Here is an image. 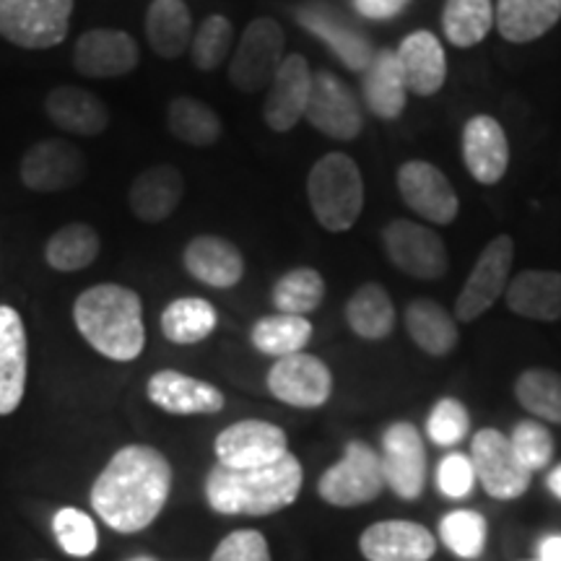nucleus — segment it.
Instances as JSON below:
<instances>
[{"mask_svg":"<svg viewBox=\"0 0 561 561\" xmlns=\"http://www.w3.org/2000/svg\"><path fill=\"white\" fill-rule=\"evenodd\" d=\"M307 198L322 229L348 231L359 221L364 208L359 164L348 153H325L307 178Z\"/></svg>","mask_w":561,"mask_h":561,"instance_id":"20e7f679","label":"nucleus"},{"mask_svg":"<svg viewBox=\"0 0 561 561\" xmlns=\"http://www.w3.org/2000/svg\"><path fill=\"white\" fill-rule=\"evenodd\" d=\"M149 401L161 411L174 416H210L224 409V392L206 380H195L191 375H182L178 369H161L151 375Z\"/></svg>","mask_w":561,"mask_h":561,"instance_id":"aec40b11","label":"nucleus"},{"mask_svg":"<svg viewBox=\"0 0 561 561\" xmlns=\"http://www.w3.org/2000/svg\"><path fill=\"white\" fill-rule=\"evenodd\" d=\"M185 271L210 289H231L244 276V257L234 242L216 234H201L182 252Z\"/></svg>","mask_w":561,"mask_h":561,"instance_id":"5701e85b","label":"nucleus"},{"mask_svg":"<svg viewBox=\"0 0 561 561\" xmlns=\"http://www.w3.org/2000/svg\"><path fill=\"white\" fill-rule=\"evenodd\" d=\"M268 390L273 398L294 409H320L333 396V375L318 356L299 351L273 364Z\"/></svg>","mask_w":561,"mask_h":561,"instance_id":"f8f14e48","label":"nucleus"},{"mask_svg":"<svg viewBox=\"0 0 561 561\" xmlns=\"http://www.w3.org/2000/svg\"><path fill=\"white\" fill-rule=\"evenodd\" d=\"M231 42H234V26L227 16H208L203 24L198 26V32L193 34L191 42V55L193 62L198 70H216L227 60V55L231 50Z\"/></svg>","mask_w":561,"mask_h":561,"instance_id":"79ce46f5","label":"nucleus"},{"mask_svg":"<svg viewBox=\"0 0 561 561\" xmlns=\"http://www.w3.org/2000/svg\"><path fill=\"white\" fill-rule=\"evenodd\" d=\"M185 195V178L178 167L157 164L140 172L128 191L133 214L146 224L167 221Z\"/></svg>","mask_w":561,"mask_h":561,"instance_id":"393cba45","label":"nucleus"},{"mask_svg":"<svg viewBox=\"0 0 561 561\" xmlns=\"http://www.w3.org/2000/svg\"><path fill=\"white\" fill-rule=\"evenodd\" d=\"M305 121H310L314 130L335 140H354L362 133V110L356 96L339 76L318 70L312 76L310 104H307Z\"/></svg>","mask_w":561,"mask_h":561,"instance_id":"dca6fc26","label":"nucleus"},{"mask_svg":"<svg viewBox=\"0 0 561 561\" xmlns=\"http://www.w3.org/2000/svg\"><path fill=\"white\" fill-rule=\"evenodd\" d=\"M546 486H549V491L557 500L561 502V466L553 468V471L549 473V479H546Z\"/></svg>","mask_w":561,"mask_h":561,"instance_id":"3c124183","label":"nucleus"},{"mask_svg":"<svg viewBox=\"0 0 561 561\" xmlns=\"http://www.w3.org/2000/svg\"><path fill=\"white\" fill-rule=\"evenodd\" d=\"M172 489V466L157 447L128 445L112 455L91 486V507L112 530L138 533L157 520Z\"/></svg>","mask_w":561,"mask_h":561,"instance_id":"f257e3e1","label":"nucleus"},{"mask_svg":"<svg viewBox=\"0 0 561 561\" xmlns=\"http://www.w3.org/2000/svg\"><path fill=\"white\" fill-rule=\"evenodd\" d=\"M494 26V5L491 0H445L442 11V32L455 47H476L489 37Z\"/></svg>","mask_w":561,"mask_h":561,"instance_id":"4c0bfd02","label":"nucleus"},{"mask_svg":"<svg viewBox=\"0 0 561 561\" xmlns=\"http://www.w3.org/2000/svg\"><path fill=\"white\" fill-rule=\"evenodd\" d=\"M73 320L89 346L112 362L138 359L146 346L144 301L123 284H96L81 291Z\"/></svg>","mask_w":561,"mask_h":561,"instance_id":"7ed1b4c3","label":"nucleus"},{"mask_svg":"<svg viewBox=\"0 0 561 561\" xmlns=\"http://www.w3.org/2000/svg\"><path fill=\"white\" fill-rule=\"evenodd\" d=\"M507 307L515 314L538 322L561 320V273L523 271L510 280L504 291Z\"/></svg>","mask_w":561,"mask_h":561,"instance_id":"bb28decb","label":"nucleus"},{"mask_svg":"<svg viewBox=\"0 0 561 561\" xmlns=\"http://www.w3.org/2000/svg\"><path fill=\"white\" fill-rule=\"evenodd\" d=\"M398 62H401L409 94L434 96L447 81V58L445 47L437 34L419 30L409 34L398 47Z\"/></svg>","mask_w":561,"mask_h":561,"instance_id":"b1692460","label":"nucleus"},{"mask_svg":"<svg viewBox=\"0 0 561 561\" xmlns=\"http://www.w3.org/2000/svg\"><path fill=\"white\" fill-rule=\"evenodd\" d=\"M510 442L512 450H515V455L530 473L549 468V462L553 458V437L541 421H520V424L512 430Z\"/></svg>","mask_w":561,"mask_h":561,"instance_id":"c03bdc74","label":"nucleus"},{"mask_svg":"<svg viewBox=\"0 0 561 561\" xmlns=\"http://www.w3.org/2000/svg\"><path fill=\"white\" fill-rule=\"evenodd\" d=\"M439 538L455 557L473 561L486 549V520L473 510L447 512L439 523Z\"/></svg>","mask_w":561,"mask_h":561,"instance_id":"a19ab883","label":"nucleus"},{"mask_svg":"<svg viewBox=\"0 0 561 561\" xmlns=\"http://www.w3.org/2000/svg\"><path fill=\"white\" fill-rule=\"evenodd\" d=\"M73 0H0V37L21 50H50L68 37Z\"/></svg>","mask_w":561,"mask_h":561,"instance_id":"39448f33","label":"nucleus"},{"mask_svg":"<svg viewBox=\"0 0 561 561\" xmlns=\"http://www.w3.org/2000/svg\"><path fill=\"white\" fill-rule=\"evenodd\" d=\"M312 91V70L305 55H286L276 76H273L268 96L263 104V121L271 130L289 133L297 128L299 121H305L307 104H310Z\"/></svg>","mask_w":561,"mask_h":561,"instance_id":"f3484780","label":"nucleus"},{"mask_svg":"<svg viewBox=\"0 0 561 561\" xmlns=\"http://www.w3.org/2000/svg\"><path fill=\"white\" fill-rule=\"evenodd\" d=\"M367 561H426L437 551V538L411 520H382L369 525L359 538Z\"/></svg>","mask_w":561,"mask_h":561,"instance_id":"412c9836","label":"nucleus"},{"mask_svg":"<svg viewBox=\"0 0 561 561\" xmlns=\"http://www.w3.org/2000/svg\"><path fill=\"white\" fill-rule=\"evenodd\" d=\"M385 489L382 462L367 442H348L343 458L328 468L318 481V494L322 502L333 507H362L375 502Z\"/></svg>","mask_w":561,"mask_h":561,"instance_id":"423d86ee","label":"nucleus"},{"mask_svg":"<svg viewBox=\"0 0 561 561\" xmlns=\"http://www.w3.org/2000/svg\"><path fill=\"white\" fill-rule=\"evenodd\" d=\"M271 299L278 312L305 318L325 299V278L314 268H294L276 280Z\"/></svg>","mask_w":561,"mask_h":561,"instance_id":"ea45409f","label":"nucleus"},{"mask_svg":"<svg viewBox=\"0 0 561 561\" xmlns=\"http://www.w3.org/2000/svg\"><path fill=\"white\" fill-rule=\"evenodd\" d=\"M299 24L305 30H310L314 37L325 42L331 50L339 55V60L348 70H367L375 53H371V45L367 37H362L359 32L351 30V26L343 24L339 16H333L331 11L320 9V5H307L297 13Z\"/></svg>","mask_w":561,"mask_h":561,"instance_id":"c756f323","label":"nucleus"},{"mask_svg":"<svg viewBox=\"0 0 561 561\" xmlns=\"http://www.w3.org/2000/svg\"><path fill=\"white\" fill-rule=\"evenodd\" d=\"M515 398L525 411L549 424H561V375L553 369H525L515 382Z\"/></svg>","mask_w":561,"mask_h":561,"instance_id":"58836bf2","label":"nucleus"},{"mask_svg":"<svg viewBox=\"0 0 561 561\" xmlns=\"http://www.w3.org/2000/svg\"><path fill=\"white\" fill-rule=\"evenodd\" d=\"M512 261H515V242L510 234L494 237L479 261L473 263V271L468 273L462 291L455 301V318L460 322L479 320L483 312H489L496 305V299L507 291L510 286V271Z\"/></svg>","mask_w":561,"mask_h":561,"instance_id":"1a4fd4ad","label":"nucleus"},{"mask_svg":"<svg viewBox=\"0 0 561 561\" xmlns=\"http://www.w3.org/2000/svg\"><path fill=\"white\" fill-rule=\"evenodd\" d=\"M250 341L261 354L284 359V356L299 354L312 341V322L299 314H268L252 325Z\"/></svg>","mask_w":561,"mask_h":561,"instance_id":"c9c22d12","label":"nucleus"},{"mask_svg":"<svg viewBox=\"0 0 561 561\" xmlns=\"http://www.w3.org/2000/svg\"><path fill=\"white\" fill-rule=\"evenodd\" d=\"M138 60V42L123 30H89L73 47V68L89 79H121Z\"/></svg>","mask_w":561,"mask_h":561,"instance_id":"a211bd4d","label":"nucleus"},{"mask_svg":"<svg viewBox=\"0 0 561 561\" xmlns=\"http://www.w3.org/2000/svg\"><path fill=\"white\" fill-rule=\"evenodd\" d=\"M30 343L21 314L0 305V416H9L24 401Z\"/></svg>","mask_w":561,"mask_h":561,"instance_id":"4be33fe9","label":"nucleus"},{"mask_svg":"<svg viewBox=\"0 0 561 561\" xmlns=\"http://www.w3.org/2000/svg\"><path fill=\"white\" fill-rule=\"evenodd\" d=\"M53 530L55 538H58V546L68 557L76 559H87L96 551V525L87 512L66 507L55 515L53 520Z\"/></svg>","mask_w":561,"mask_h":561,"instance_id":"37998d69","label":"nucleus"},{"mask_svg":"<svg viewBox=\"0 0 561 561\" xmlns=\"http://www.w3.org/2000/svg\"><path fill=\"white\" fill-rule=\"evenodd\" d=\"M130 561H157V559H151V557H138V559H130Z\"/></svg>","mask_w":561,"mask_h":561,"instance_id":"603ef678","label":"nucleus"},{"mask_svg":"<svg viewBox=\"0 0 561 561\" xmlns=\"http://www.w3.org/2000/svg\"><path fill=\"white\" fill-rule=\"evenodd\" d=\"M45 112L53 125L70 136L94 138L107 130L110 110L100 96L79 87H58L47 94Z\"/></svg>","mask_w":561,"mask_h":561,"instance_id":"a878e982","label":"nucleus"},{"mask_svg":"<svg viewBox=\"0 0 561 561\" xmlns=\"http://www.w3.org/2000/svg\"><path fill=\"white\" fill-rule=\"evenodd\" d=\"M462 161L479 185H496L510 167V140L500 121L476 115L462 128Z\"/></svg>","mask_w":561,"mask_h":561,"instance_id":"6ab92c4d","label":"nucleus"},{"mask_svg":"<svg viewBox=\"0 0 561 561\" xmlns=\"http://www.w3.org/2000/svg\"><path fill=\"white\" fill-rule=\"evenodd\" d=\"M286 37L276 19H255L244 30L240 45L229 62V79L244 94L268 89L280 62H284Z\"/></svg>","mask_w":561,"mask_h":561,"instance_id":"0eeeda50","label":"nucleus"},{"mask_svg":"<svg viewBox=\"0 0 561 561\" xmlns=\"http://www.w3.org/2000/svg\"><path fill=\"white\" fill-rule=\"evenodd\" d=\"M528 561H561V536H546L538 543V557Z\"/></svg>","mask_w":561,"mask_h":561,"instance_id":"8fccbe9b","label":"nucleus"},{"mask_svg":"<svg viewBox=\"0 0 561 561\" xmlns=\"http://www.w3.org/2000/svg\"><path fill=\"white\" fill-rule=\"evenodd\" d=\"M561 19V0H500L494 26L512 45H528L551 32Z\"/></svg>","mask_w":561,"mask_h":561,"instance_id":"cd10ccee","label":"nucleus"},{"mask_svg":"<svg viewBox=\"0 0 561 561\" xmlns=\"http://www.w3.org/2000/svg\"><path fill=\"white\" fill-rule=\"evenodd\" d=\"M210 561H271V549L261 530H234L216 546Z\"/></svg>","mask_w":561,"mask_h":561,"instance_id":"de8ad7c7","label":"nucleus"},{"mask_svg":"<svg viewBox=\"0 0 561 561\" xmlns=\"http://www.w3.org/2000/svg\"><path fill=\"white\" fill-rule=\"evenodd\" d=\"M364 102L382 121L401 117L409 102V87H405L401 62L392 50H380L371 58L369 68L364 70Z\"/></svg>","mask_w":561,"mask_h":561,"instance_id":"c85d7f7f","label":"nucleus"},{"mask_svg":"<svg viewBox=\"0 0 561 561\" xmlns=\"http://www.w3.org/2000/svg\"><path fill=\"white\" fill-rule=\"evenodd\" d=\"M409 3L411 0H354V9L359 11L364 19L388 21V19H396L398 13H403V9Z\"/></svg>","mask_w":561,"mask_h":561,"instance_id":"09e8293b","label":"nucleus"},{"mask_svg":"<svg viewBox=\"0 0 561 561\" xmlns=\"http://www.w3.org/2000/svg\"><path fill=\"white\" fill-rule=\"evenodd\" d=\"M471 460L476 479L481 481L483 491L494 500H517L528 491L533 481V473L512 450L510 437L500 430H481L479 434H473Z\"/></svg>","mask_w":561,"mask_h":561,"instance_id":"9d476101","label":"nucleus"},{"mask_svg":"<svg viewBox=\"0 0 561 561\" xmlns=\"http://www.w3.org/2000/svg\"><path fill=\"white\" fill-rule=\"evenodd\" d=\"M301 481V462L291 453L263 468H227L216 462L206 479V500L219 515L263 517L297 502Z\"/></svg>","mask_w":561,"mask_h":561,"instance_id":"f03ea898","label":"nucleus"},{"mask_svg":"<svg viewBox=\"0 0 561 561\" xmlns=\"http://www.w3.org/2000/svg\"><path fill=\"white\" fill-rule=\"evenodd\" d=\"M382 476L385 486L405 502H416L426 483V450L419 430L409 421H396L382 434Z\"/></svg>","mask_w":561,"mask_h":561,"instance_id":"9b49d317","label":"nucleus"},{"mask_svg":"<svg viewBox=\"0 0 561 561\" xmlns=\"http://www.w3.org/2000/svg\"><path fill=\"white\" fill-rule=\"evenodd\" d=\"M19 172L21 182L34 193H62L83 180L87 161L68 140L47 138L26 149Z\"/></svg>","mask_w":561,"mask_h":561,"instance_id":"2eb2a0df","label":"nucleus"},{"mask_svg":"<svg viewBox=\"0 0 561 561\" xmlns=\"http://www.w3.org/2000/svg\"><path fill=\"white\" fill-rule=\"evenodd\" d=\"M167 125L182 144L206 149L221 138V117L195 96H178L167 110Z\"/></svg>","mask_w":561,"mask_h":561,"instance_id":"e433bc0d","label":"nucleus"},{"mask_svg":"<svg viewBox=\"0 0 561 561\" xmlns=\"http://www.w3.org/2000/svg\"><path fill=\"white\" fill-rule=\"evenodd\" d=\"M468 430H471V413H468L458 398H442V401L434 403L430 421H426V432H430L434 445H460L468 437Z\"/></svg>","mask_w":561,"mask_h":561,"instance_id":"a18cd8bd","label":"nucleus"},{"mask_svg":"<svg viewBox=\"0 0 561 561\" xmlns=\"http://www.w3.org/2000/svg\"><path fill=\"white\" fill-rule=\"evenodd\" d=\"M476 483V468L471 455L450 453L439 462L437 471V486L447 500H466L473 491Z\"/></svg>","mask_w":561,"mask_h":561,"instance_id":"49530a36","label":"nucleus"},{"mask_svg":"<svg viewBox=\"0 0 561 561\" xmlns=\"http://www.w3.org/2000/svg\"><path fill=\"white\" fill-rule=\"evenodd\" d=\"M405 331L411 341L430 356H450L460 343L458 320L439 301L413 299L405 310Z\"/></svg>","mask_w":561,"mask_h":561,"instance_id":"2f4dec72","label":"nucleus"},{"mask_svg":"<svg viewBox=\"0 0 561 561\" xmlns=\"http://www.w3.org/2000/svg\"><path fill=\"white\" fill-rule=\"evenodd\" d=\"M216 322H219V314L208 299L182 297L161 312V333L178 346H193L216 331Z\"/></svg>","mask_w":561,"mask_h":561,"instance_id":"72a5a7b5","label":"nucleus"},{"mask_svg":"<svg viewBox=\"0 0 561 561\" xmlns=\"http://www.w3.org/2000/svg\"><path fill=\"white\" fill-rule=\"evenodd\" d=\"M216 458L227 468H263L289 453V439L271 421H237L216 437Z\"/></svg>","mask_w":561,"mask_h":561,"instance_id":"ddd939ff","label":"nucleus"},{"mask_svg":"<svg viewBox=\"0 0 561 561\" xmlns=\"http://www.w3.org/2000/svg\"><path fill=\"white\" fill-rule=\"evenodd\" d=\"M382 244L388 261L405 276L419 280H437L450 268L445 240L424 224L396 219L382 229Z\"/></svg>","mask_w":561,"mask_h":561,"instance_id":"6e6552de","label":"nucleus"},{"mask_svg":"<svg viewBox=\"0 0 561 561\" xmlns=\"http://www.w3.org/2000/svg\"><path fill=\"white\" fill-rule=\"evenodd\" d=\"M193 16L185 0H151L146 11V39L164 60H178L193 42Z\"/></svg>","mask_w":561,"mask_h":561,"instance_id":"7c9ffc66","label":"nucleus"},{"mask_svg":"<svg viewBox=\"0 0 561 561\" xmlns=\"http://www.w3.org/2000/svg\"><path fill=\"white\" fill-rule=\"evenodd\" d=\"M398 191H401L405 206L413 214L432 224H439V227L453 224L460 210V201L453 182L430 161H405L401 170H398Z\"/></svg>","mask_w":561,"mask_h":561,"instance_id":"4468645a","label":"nucleus"},{"mask_svg":"<svg viewBox=\"0 0 561 561\" xmlns=\"http://www.w3.org/2000/svg\"><path fill=\"white\" fill-rule=\"evenodd\" d=\"M100 234L89 224L76 221L60 227L45 244V261L58 273H76L89 268L100 255Z\"/></svg>","mask_w":561,"mask_h":561,"instance_id":"f704fd0d","label":"nucleus"},{"mask_svg":"<svg viewBox=\"0 0 561 561\" xmlns=\"http://www.w3.org/2000/svg\"><path fill=\"white\" fill-rule=\"evenodd\" d=\"M346 322L359 339L382 341L396 328V305L380 284H364L348 299Z\"/></svg>","mask_w":561,"mask_h":561,"instance_id":"473e14b6","label":"nucleus"}]
</instances>
